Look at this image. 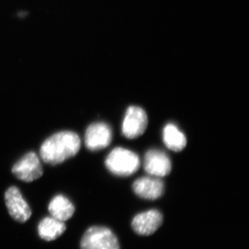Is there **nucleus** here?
I'll return each instance as SVG.
<instances>
[{"label":"nucleus","mask_w":249,"mask_h":249,"mask_svg":"<svg viewBox=\"0 0 249 249\" xmlns=\"http://www.w3.org/2000/svg\"><path fill=\"white\" fill-rule=\"evenodd\" d=\"M80 249H121V245L110 229L93 226L85 232L80 241Z\"/></svg>","instance_id":"7ed1b4c3"},{"label":"nucleus","mask_w":249,"mask_h":249,"mask_svg":"<svg viewBox=\"0 0 249 249\" xmlns=\"http://www.w3.org/2000/svg\"><path fill=\"white\" fill-rule=\"evenodd\" d=\"M112 131L106 123L98 122L90 124L85 135V143L91 151H97L110 145Z\"/></svg>","instance_id":"6e6552de"},{"label":"nucleus","mask_w":249,"mask_h":249,"mask_svg":"<svg viewBox=\"0 0 249 249\" xmlns=\"http://www.w3.org/2000/svg\"><path fill=\"white\" fill-rule=\"evenodd\" d=\"M81 146L80 137L71 131H62L46 139L40 147L41 159L46 163L58 165L79 152Z\"/></svg>","instance_id":"f257e3e1"},{"label":"nucleus","mask_w":249,"mask_h":249,"mask_svg":"<svg viewBox=\"0 0 249 249\" xmlns=\"http://www.w3.org/2000/svg\"><path fill=\"white\" fill-rule=\"evenodd\" d=\"M66 229L65 223L53 217L44 218L37 227L39 235L47 242L56 240L65 232Z\"/></svg>","instance_id":"f8f14e48"},{"label":"nucleus","mask_w":249,"mask_h":249,"mask_svg":"<svg viewBox=\"0 0 249 249\" xmlns=\"http://www.w3.org/2000/svg\"><path fill=\"white\" fill-rule=\"evenodd\" d=\"M132 188L139 197L147 200H155L163 194L164 183L156 177H142L134 181Z\"/></svg>","instance_id":"9d476101"},{"label":"nucleus","mask_w":249,"mask_h":249,"mask_svg":"<svg viewBox=\"0 0 249 249\" xmlns=\"http://www.w3.org/2000/svg\"><path fill=\"white\" fill-rule=\"evenodd\" d=\"M163 223V215L159 210L150 209L136 214L131 223L137 235L150 236L155 233Z\"/></svg>","instance_id":"0eeeda50"},{"label":"nucleus","mask_w":249,"mask_h":249,"mask_svg":"<svg viewBox=\"0 0 249 249\" xmlns=\"http://www.w3.org/2000/svg\"><path fill=\"white\" fill-rule=\"evenodd\" d=\"M12 173L16 178L24 182H32L43 174L38 156L34 152H29L15 163Z\"/></svg>","instance_id":"20e7f679"},{"label":"nucleus","mask_w":249,"mask_h":249,"mask_svg":"<svg viewBox=\"0 0 249 249\" xmlns=\"http://www.w3.org/2000/svg\"><path fill=\"white\" fill-rule=\"evenodd\" d=\"M163 139L166 147L174 152L182 151L186 146V136L173 124H168L165 126Z\"/></svg>","instance_id":"ddd939ff"},{"label":"nucleus","mask_w":249,"mask_h":249,"mask_svg":"<svg viewBox=\"0 0 249 249\" xmlns=\"http://www.w3.org/2000/svg\"><path fill=\"white\" fill-rule=\"evenodd\" d=\"M5 203L11 217L19 223H24L30 219L31 209L24 199L19 188L11 186L4 195Z\"/></svg>","instance_id":"423d86ee"},{"label":"nucleus","mask_w":249,"mask_h":249,"mask_svg":"<svg viewBox=\"0 0 249 249\" xmlns=\"http://www.w3.org/2000/svg\"><path fill=\"white\" fill-rule=\"evenodd\" d=\"M144 169L151 176L163 178L171 173V160L164 152L152 149L145 154Z\"/></svg>","instance_id":"1a4fd4ad"},{"label":"nucleus","mask_w":249,"mask_h":249,"mask_svg":"<svg viewBox=\"0 0 249 249\" xmlns=\"http://www.w3.org/2000/svg\"><path fill=\"white\" fill-rule=\"evenodd\" d=\"M148 119L142 107L130 106L126 111L122 124V133L126 138H138L146 130Z\"/></svg>","instance_id":"39448f33"},{"label":"nucleus","mask_w":249,"mask_h":249,"mask_svg":"<svg viewBox=\"0 0 249 249\" xmlns=\"http://www.w3.org/2000/svg\"><path fill=\"white\" fill-rule=\"evenodd\" d=\"M48 209L52 217L63 222L71 218L75 212L71 201L62 195L54 196L49 203Z\"/></svg>","instance_id":"9b49d317"},{"label":"nucleus","mask_w":249,"mask_h":249,"mask_svg":"<svg viewBox=\"0 0 249 249\" xmlns=\"http://www.w3.org/2000/svg\"><path fill=\"white\" fill-rule=\"evenodd\" d=\"M106 168L110 173L119 177L133 175L140 166V160L137 154L124 147H116L108 155Z\"/></svg>","instance_id":"f03ea898"}]
</instances>
